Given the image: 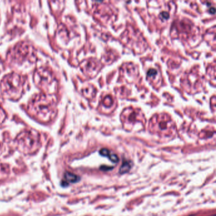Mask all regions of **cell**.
<instances>
[{
	"instance_id": "obj_1",
	"label": "cell",
	"mask_w": 216,
	"mask_h": 216,
	"mask_svg": "<svg viewBox=\"0 0 216 216\" xmlns=\"http://www.w3.org/2000/svg\"><path fill=\"white\" fill-rule=\"evenodd\" d=\"M20 75L10 74L2 81L1 89L7 97L16 98L21 94L22 83Z\"/></svg>"
},
{
	"instance_id": "obj_2",
	"label": "cell",
	"mask_w": 216,
	"mask_h": 216,
	"mask_svg": "<svg viewBox=\"0 0 216 216\" xmlns=\"http://www.w3.org/2000/svg\"><path fill=\"white\" fill-rule=\"evenodd\" d=\"M34 106L37 112V116L42 117H49L51 118L52 116V113L54 112V109L53 108V105L51 102H42V97L41 99H37L35 102H33Z\"/></svg>"
},
{
	"instance_id": "obj_3",
	"label": "cell",
	"mask_w": 216,
	"mask_h": 216,
	"mask_svg": "<svg viewBox=\"0 0 216 216\" xmlns=\"http://www.w3.org/2000/svg\"><path fill=\"white\" fill-rule=\"evenodd\" d=\"M80 180V177L70 172H66L63 180L62 181V185L63 186H69L70 183H75Z\"/></svg>"
},
{
	"instance_id": "obj_4",
	"label": "cell",
	"mask_w": 216,
	"mask_h": 216,
	"mask_svg": "<svg viewBox=\"0 0 216 216\" xmlns=\"http://www.w3.org/2000/svg\"><path fill=\"white\" fill-rule=\"evenodd\" d=\"M132 165L133 164L131 161L124 160L122 164L119 169V173L121 174L127 173L131 169Z\"/></svg>"
},
{
	"instance_id": "obj_5",
	"label": "cell",
	"mask_w": 216,
	"mask_h": 216,
	"mask_svg": "<svg viewBox=\"0 0 216 216\" xmlns=\"http://www.w3.org/2000/svg\"><path fill=\"white\" fill-rule=\"evenodd\" d=\"M100 154L102 156L108 157V156L110 154V152L108 149H107V148H102V149L100 151Z\"/></svg>"
},
{
	"instance_id": "obj_6",
	"label": "cell",
	"mask_w": 216,
	"mask_h": 216,
	"mask_svg": "<svg viewBox=\"0 0 216 216\" xmlns=\"http://www.w3.org/2000/svg\"><path fill=\"white\" fill-rule=\"evenodd\" d=\"M108 158L113 163H117L119 162V157L116 154H110Z\"/></svg>"
},
{
	"instance_id": "obj_7",
	"label": "cell",
	"mask_w": 216,
	"mask_h": 216,
	"mask_svg": "<svg viewBox=\"0 0 216 216\" xmlns=\"http://www.w3.org/2000/svg\"><path fill=\"white\" fill-rule=\"evenodd\" d=\"M160 17L164 18V19H165V20H167V19L169 18V14H168V13H167V12H162L160 14Z\"/></svg>"
},
{
	"instance_id": "obj_8",
	"label": "cell",
	"mask_w": 216,
	"mask_h": 216,
	"mask_svg": "<svg viewBox=\"0 0 216 216\" xmlns=\"http://www.w3.org/2000/svg\"><path fill=\"white\" fill-rule=\"evenodd\" d=\"M101 170L102 171H108L110 169H112V167H107V166H102L100 167Z\"/></svg>"
},
{
	"instance_id": "obj_9",
	"label": "cell",
	"mask_w": 216,
	"mask_h": 216,
	"mask_svg": "<svg viewBox=\"0 0 216 216\" xmlns=\"http://www.w3.org/2000/svg\"><path fill=\"white\" fill-rule=\"evenodd\" d=\"M210 12L211 13H212V14H214V13H215V8H212V9H210Z\"/></svg>"
},
{
	"instance_id": "obj_10",
	"label": "cell",
	"mask_w": 216,
	"mask_h": 216,
	"mask_svg": "<svg viewBox=\"0 0 216 216\" xmlns=\"http://www.w3.org/2000/svg\"><path fill=\"white\" fill-rule=\"evenodd\" d=\"M1 110L0 109V114H1ZM1 117H2V116H0V119H1Z\"/></svg>"
}]
</instances>
